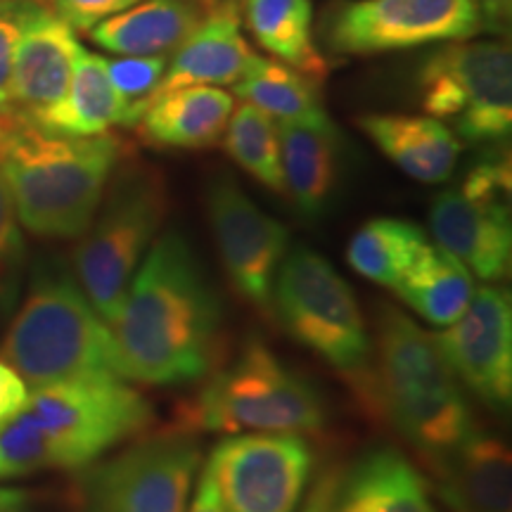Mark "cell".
<instances>
[{
  "label": "cell",
  "mask_w": 512,
  "mask_h": 512,
  "mask_svg": "<svg viewBox=\"0 0 512 512\" xmlns=\"http://www.w3.org/2000/svg\"><path fill=\"white\" fill-rule=\"evenodd\" d=\"M34 0H0V110L12 100V67L24 22Z\"/></svg>",
  "instance_id": "32"
},
{
  "label": "cell",
  "mask_w": 512,
  "mask_h": 512,
  "mask_svg": "<svg viewBox=\"0 0 512 512\" xmlns=\"http://www.w3.org/2000/svg\"><path fill=\"white\" fill-rule=\"evenodd\" d=\"M53 467L41 427L27 408L10 420H0V482L34 475Z\"/></svg>",
  "instance_id": "30"
},
{
  "label": "cell",
  "mask_w": 512,
  "mask_h": 512,
  "mask_svg": "<svg viewBox=\"0 0 512 512\" xmlns=\"http://www.w3.org/2000/svg\"><path fill=\"white\" fill-rule=\"evenodd\" d=\"M349 380L368 413L389 422L425 465L458 446L475 427L434 335L394 306L380 309L368 368Z\"/></svg>",
  "instance_id": "3"
},
{
  "label": "cell",
  "mask_w": 512,
  "mask_h": 512,
  "mask_svg": "<svg viewBox=\"0 0 512 512\" xmlns=\"http://www.w3.org/2000/svg\"><path fill=\"white\" fill-rule=\"evenodd\" d=\"M233 93L242 102L259 107L261 112L278 121L328 117L316 79L259 55L249 64L242 79L233 83Z\"/></svg>",
  "instance_id": "27"
},
{
  "label": "cell",
  "mask_w": 512,
  "mask_h": 512,
  "mask_svg": "<svg viewBox=\"0 0 512 512\" xmlns=\"http://www.w3.org/2000/svg\"><path fill=\"white\" fill-rule=\"evenodd\" d=\"M29 494L19 489H0V512H12L27 505Z\"/></svg>",
  "instance_id": "40"
},
{
  "label": "cell",
  "mask_w": 512,
  "mask_h": 512,
  "mask_svg": "<svg viewBox=\"0 0 512 512\" xmlns=\"http://www.w3.org/2000/svg\"><path fill=\"white\" fill-rule=\"evenodd\" d=\"M188 512H226L223 510L219 491H216V484H214V479H211L207 467H204L202 479H200V484H197V491H195V496H192Z\"/></svg>",
  "instance_id": "39"
},
{
  "label": "cell",
  "mask_w": 512,
  "mask_h": 512,
  "mask_svg": "<svg viewBox=\"0 0 512 512\" xmlns=\"http://www.w3.org/2000/svg\"><path fill=\"white\" fill-rule=\"evenodd\" d=\"M140 0H53V10L74 31H91L100 22L124 12Z\"/></svg>",
  "instance_id": "34"
},
{
  "label": "cell",
  "mask_w": 512,
  "mask_h": 512,
  "mask_svg": "<svg viewBox=\"0 0 512 512\" xmlns=\"http://www.w3.org/2000/svg\"><path fill=\"white\" fill-rule=\"evenodd\" d=\"M446 366L486 406L508 408L512 396V304L501 287H479L463 316L434 332Z\"/></svg>",
  "instance_id": "14"
},
{
  "label": "cell",
  "mask_w": 512,
  "mask_h": 512,
  "mask_svg": "<svg viewBox=\"0 0 512 512\" xmlns=\"http://www.w3.org/2000/svg\"><path fill=\"white\" fill-rule=\"evenodd\" d=\"M207 207L230 283L261 311L273 309L275 275L290 249L287 228L230 181L211 185Z\"/></svg>",
  "instance_id": "13"
},
{
  "label": "cell",
  "mask_w": 512,
  "mask_h": 512,
  "mask_svg": "<svg viewBox=\"0 0 512 512\" xmlns=\"http://www.w3.org/2000/svg\"><path fill=\"white\" fill-rule=\"evenodd\" d=\"M29 384L0 356V420L15 418L27 408Z\"/></svg>",
  "instance_id": "36"
},
{
  "label": "cell",
  "mask_w": 512,
  "mask_h": 512,
  "mask_svg": "<svg viewBox=\"0 0 512 512\" xmlns=\"http://www.w3.org/2000/svg\"><path fill=\"white\" fill-rule=\"evenodd\" d=\"M328 425V406L313 384L287 368L259 339H252L228 366L178 413L181 432H318Z\"/></svg>",
  "instance_id": "5"
},
{
  "label": "cell",
  "mask_w": 512,
  "mask_h": 512,
  "mask_svg": "<svg viewBox=\"0 0 512 512\" xmlns=\"http://www.w3.org/2000/svg\"><path fill=\"white\" fill-rule=\"evenodd\" d=\"M197 467L195 434L171 427L83 475V512H185Z\"/></svg>",
  "instance_id": "10"
},
{
  "label": "cell",
  "mask_w": 512,
  "mask_h": 512,
  "mask_svg": "<svg viewBox=\"0 0 512 512\" xmlns=\"http://www.w3.org/2000/svg\"><path fill=\"white\" fill-rule=\"evenodd\" d=\"M256 53L242 36L238 0H209L202 22L176 48L174 60L152 93L147 107L159 95L190 86H233L242 79Z\"/></svg>",
  "instance_id": "17"
},
{
  "label": "cell",
  "mask_w": 512,
  "mask_h": 512,
  "mask_svg": "<svg viewBox=\"0 0 512 512\" xmlns=\"http://www.w3.org/2000/svg\"><path fill=\"white\" fill-rule=\"evenodd\" d=\"M394 290L427 323L446 328L463 316L477 287L456 256L427 242Z\"/></svg>",
  "instance_id": "25"
},
{
  "label": "cell",
  "mask_w": 512,
  "mask_h": 512,
  "mask_svg": "<svg viewBox=\"0 0 512 512\" xmlns=\"http://www.w3.org/2000/svg\"><path fill=\"white\" fill-rule=\"evenodd\" d=\"M280 162L285 192L304 216H320L335 195L342 164V143L330 117L280 121Z\"/></svg>",
  "instance_id": "19"
},
{
  "label": "cell",
  "mask_w": 512,
  "mask_h": 512,
  "mask_svg": "<svg viewBox=\"0 0 512 512\" xmlns=\"http://www.w3.org/2000/svg\"><path fill=\"white\" fill-rule=\"evenodd\" d=\"M121 157L124 143L110 133L67 136L12 107L0 110V176L19 223L38 238L86 233Z\"/></svg>",
  "instance_id": "2"
},
{
  "label": "cell",
  "mask_w": 512,
  "mask_h": 512,
  "mask_svg": "<svg viewBox=\"0 0 512 512\" xmlns=\"http://www.w3.org/2000/svg\"><path fill=\"white\" fill-rule=\"evenodd\" d=\"M273 304L292 339L347 377L368 368L370 342L356 294L325 256L299 247L275 275Z\"/></svg>",
  "instance_id": "7"
},
{
  "label": "cell",
  "mask_w": 512,
  "mask_h": 512,
  "mask_svg": "<svg viewBox=\"0 0 512 512\" xmlns=\"http://www.w3.org/2000/svg\"><path fill=\"white\" fill-rule=\"evenodd\" d=\"M223 309L178 230L159 235L112 325L126 380L178 387L204 380L219 358Z\"/></svg>",
  "instance_id": "1"
},
{
  "label": "cell",
  "mask_w": 512,
  "mask_h": 512,
  "mask_svg": "<svg viewBox=\"0 0 512 512\" xmlns=\"http://www.w3.org/2000/svg\"><path fill=\"white\" fill-rule=\"evenodd\" d=\"M254 41L287 67L320 81L328 62L313 46L311 0H242Z\"/></svg>",
  "instance_id": "26"
},
{
  "label": "cell",
  "mask_w": 512,
  "mask_h": 512,
  "mask_svg": "<svg viewBox=\"0 0 512 512\" xmlns=\"http://www.w3.org/2000/svg\"><path fill=\"white\" fill-rule=\"evenodd\" d=\"M460 190L472 200L510 204V157H489L479 162Z\"/></svg>",
  "instance_id": "33"
},
{
  "label": "cell",
  "mask_w": 512,
  "mask_h": 512,
  "mask_svg": "<svg viewBox=\"0 0 512 512\" xmlns=\"http://www.w3.org/2000/svg\"><path fill=\"white\" fill-rule=\"evenodd\" d=\"M430 228L437 247L456 256L470 273L489 283L508 275L510 204L472 200L463 190L439 192L430 207Z\"/></svg>",
  "instance_id": "16"
},
{
  "label": "cell",
  "mask_w": 512,
  "mask_h": 512,
  "mask_svg": "<svg viewBox=\"0 0 512 512\" xmlns=\"http://www.w3.org/2000/svg\"><path fill=\"white\" fill-rule=\"evenodd\" d=\"M169 209L162 171L147 164H128L117 174L105 209L83 233L74 249V271L93 309L107 325L117 323L133 273Z\"/></svg>",
  "instance_id": "6"
},
{
  "label": "cell",
  "mask_w": 512,
  "mask_h": 512,
  "mask_svg": "<svg viewBox=\"0 0 512 512\" xmlns=\"http://www.w3.org/2000/svg\"><path fill=\"white\" fill-rule=\"evenodd\" d=\"M477 34L475 0H358L332 19L328 46L337 55H377Z\"/></svg>",
  "instance_id": "12"
},
{
  "label": "cell",
  "mask_w": 512,
  "mask_h": 512,
  "mask_svg": "<svg viewBox=\"0 0 512 512\" xmlns=\"http://www.w3.org/2000/svg\"><path fill=\"white\" fill-rule=\"evenodd\" d=\"M124 102L107 74L105 57L81 50L64 98L36 124L67 136H105L124 124Z\"/></svg>",
  "instance_id": "24"
},
{
  "label": "cell",
  "mask_w": 512,
  "mask_h": 512,
  "mask_svg": "<svg viewBox=\"0 0 512 512\" xmlns=\"http://www.w3.org/2000/svg\"><path fill=\"white\" fill-rule=\"evenodd\" d=\"M420 105L453 119L467 143H491L512 128V53L508 41H451L418 74Z\"/></svg>",
  "instance_id": "9"
},
{
  "label": "cell",
  "mask_w": 512,
  "mask_h": 512,
  "mask_svg": "<svg viewBox=\"0 0 512 512\" xmlns=\"http://www.w3.org/2000/svg\"><path fill=\"white\" fill-rule=\"evenodd\" d=\"M342 472L337 467L332 470H325L323 475L316 479L313 484L309 498H306L302 512H332V501H335V491H337V482Z\"/></svg>",
  "instance_id": "38"
},
{
  "label": "cell",
  "mask_w": 512,
  "mask_h": 512,
  "mask_svg": "<svg viewBox=\"0 0 512 512\" xmlns=\"http://www.w3.org/2000/svg\"><path fill=\"white\" fill-rule=\"evenodd\" d=\"M0 356L34 389L72 380H126L114 330L67 273L36 275Z\"/></svg>",
  "instance_id": "4"
},
{
  "label": "cell",
  "mask_w": 512,
  "mask_h": 512,
  "mask_svg": "<svg viewBox=\"0 0 512 512\" xmlns=\"http://www.w3.org/2000/svg\"><path fill=\"white\" fill-rule=\"evenodd\" d=\"M316 456L299 432H256L223 439L207 470L226 512H297Z\"/></svg>",
  "instance_id": "11"
},
{
  "label": "cell",
  "mask_w": 512,
  "mask_h": 512,
  "mask_svg": "<svg viewBox=\"0 0 512 512\" xmlns=\"http://www.w3.org/2000/svg\"><path fill=\"white\" fill-rule=\"evenodd\" d=\"M427 467L451 512H510L512 458L498 437L472 427L458 446Z\"/></svg>",
  "instance_id": "18"
},
{
  "label": "cell",
  "mask_w": 512,
  "mask_h": 512,
  "mask_svg": "<svg viewBox=\"0 0 512 512\" xmlns=\"http://www.w3.org/2000/svg\"><path fill=\"white\" fill-rule=\"evenodd\" d=\"M233 110V95L219 86H190L159 95L136 126L157 147L204 150L223 138Z\"/></svg>",
  "instance_id": "23"
},
{
  "label": "cell",
  "mask_w": 512,
  "mask_h": 512,
  "mask_svg": "<svg viewBox=\"0 0 512 512\" xmlns=\"http://www.w3.org/2000/svg\"><path fill=\"white\" fill-rule=\"evenodd\" d=\"M107 74H110L112 86L117 88L121 102H124V124L121 126H136L143 112L147 110L152 93L157 91L159 81L166 72V57H126L121 55L117 60H107Z\"/></svg>",
  "instance_id": "31"
},
{
  "label": "cell",
  "mask_w": 512,
  "mask_h": 512,
  "mask_svg": "<svg viewBox=\"0 0 512 512\" xmlns=\"http://www.w3.org/2000/svg\"><path fill=\"white\" fill-rule=\"evenodd\" d=\"M425 245V230L415 223L401 219H373L349 242L347 259L351 268L363 278L396 287Z\"/></svg>",
  "instance_id": "28"
},
{
  "label": "cell",
  "mask_w": 512,
  "mask_h": 512,
  "mask_svg": "<svg viewBox=\"0 0 512 512\" xmlns=\"http://www.w3.org/2000/svg\"><path fill=\"white\" fill-rule=\"evenodd\" d=\"M332 512H439L430 486L396 448H377L339 475Z\"/></svg>",
  "instance_id": "20"
},
{
  "label": "cell",
  "mask_w": 512,
  "mask_h": 512,
  "mask_svg": "<svg viewBox=\"0 0 512 512\" xmlns=\"http://www.w3.org/2000/svg\"><path fill=\"white\" fill-rule=\"evenodd\" d=\"M27 411L46 437L50 463L81 470L152 425V406L121 377L36 387Z\"/></svg>",
  "instance_id": "8"
},
{
  "label": "cell",
  "mask_w": 512,
  "mask_h": 512,
  "mask_svg": "<svg viewBox=\"0 0 512 512\" xmlns=\"http://www.w3.org/2000/svg\"><path fill=\"white\" fill-rule=\"evenodd\" d=\"M34 3H41V5H50V8H53V0H34Z\"/></svg>",
  "instance_id": "41"
},
{
  "label": "cell",
  "mask_w": 512,
  "mask_h": 512,
  "mask_svg": "<svg viewBox=\"0 0 512 512\" xmlns=\"http://www.w3.org/2000/svg\"><path fill=\"white\" fill-rule=\"evenodd\" d=\"M24 242L19 233V219L15 204H12L10 190L0 176V283L15 275L22 261Z\"/></svg>",
  "instance_id": "35"
},
{
  "label": "cell",
  "mask_w": 512,
  "mask_h": 512,
  "mask_svg": "<svg viewBox=\"0 0 512 512\" xmlns=\"http://www.w3.org/2000/svg\"><path fill=\"white\" fill-rule=\"evenodd\" d=\"M479 31L491 36L508 34L512 17V0H475Z\"/></svg>",
  "instance_id": "37"
},
{
  "label": "cell",
  "mask_w": 512,
  "mask_h": 512,
  "mask_svg": "<svg viewBox=\"0 0 512 512\" xmlns=\"http://www.w3.org/2000/svg\"><path fill=\"white\" fill-rule=\"evenodd\" d=\"M209 0H140L88 31L95 46L126 57L171 55L202 22Z\"/></svg>",
  "instance_id": "22"
},
{
  "label": "cell",
  "mask_w": 512,
  "mask_h": 512,
  "mask_svg": "<svg viewBox=\"0 0 512 512\" xmlns=\"http://www.w3.org/2000/svg\"><path fill=\"white\" fill-rule=\"evenodd\" d=\"M83 46L50 5H31L19 34L12 67V110L41 119L69 91L74 62Z\"/></svg>",
  "instance_id": "15"
},
{
  "label": "cell",
  "mask_w": 512,
  "mask_h": 512,
  "mask_svg": "<svg viewBox=\"0 0 512 512\" xmlns=\"http://www.w3.org/2000/svg\"><path fill=\"white\" fill-rule=\"evenodd\" d=\"M358 126L387 159L420 183H444L456 169L463 143L434 117L366 114Z\"/></svg>",
  "instance_id": "21"
},
{
  "label": "cell",
  "mask_w": 512,
  "mask_h": 512,
  "mask_svg": "<svg viewBox=\"0 0 512 512\" xmlns=\"http://www.w3.org/2000/svg\"><path fill=\"white\" fill-rule=\"evenodd\" d=\"M223 147L233 162L249 176L275 192H285L283 162H280V133L275 121L259 107L242 102L233 110L223 131Z\"/></svg>",
  "instance_id": "29"
},
{
  "label": "cell",
  "mask_w": 512,
  "mask_h": 512,
  "mask_svg": "<svg viewBox=\"0 0 512 512\" xmlns=\"http://www.w3.org/2000/svg\"><path fill=\"white\" fill-rule=\"evenodd\" d=\"M12 512H24V508H17V510H12Z\"/></svg>",
  "instance_id": "42"
}]
</instances>
